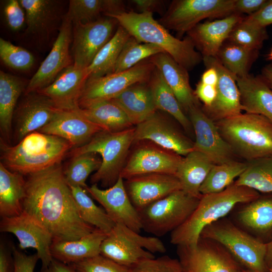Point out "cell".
<instances>
[{"instance_id": "23", "label": "cell", "mask_w": 272, "mask_h": 272, "mask_svg": "<svg viewBox=\"0 0 272 272\" xmlns=\"http://www.w3.org/2000/svg\"><path fill=\"white\" fill-rule=\"evenodd\" d=\"M102 131L100 126L88 119L79 109H59L51 121L38 130L66 140L73 149L85 145Z\"/></svg>"}, {"instance_id": "1", "label": "cell", "mask_w": 272, "mask_h": 272, "mask_svg": "<svg viewBox=\"0 0 272 272\" xmlns=\"http://www.w3.org/2000/svg\"><path fill=\"white\" fill-rule=\"evenodd\" d=\"M27 176L23 211L43 224L53 240H78L96 229L81 219L61 163Z\"/></svg>"}, {"instance_id": "30", "label": "cell", "mask_w": 272, "mask_h": 272, "mask_svg": "<svg viewBox=\"0 0 272 272\" xmlns=\"http://www.w3.org/2000/svg\"><path fill=\"white\" fill-rule=\"evenodd\" d=\"M112 99L123 110L132 125L137 126L157 110L148 82L135 84Z\"/></svg>"}, {"instance_id": "39", "label": "cell", "mask_w": 272, "mask_h": 272, "mask_svg": "<svg viewBox=\"0 0 272 272\" xmlns=\"http://www.w3.org/2000/svg\"><path fill=\"white\" fill-rule=\"evenodd\" d=\"M81 219L86 223L108 233L115 225L105 211L97 206L80 186H70Z\"/></svg>"}, {"instance_id": "25", "label": "cell", "mask_w": 272, "mask_h": 272, "mask_svg": "<svg viewBox=\"0 0 272 272\" xmlns=\"http://www.w3.org/2000/svg\"><path fill=\"white\" fill-rule=\"evenodd\" d=\"M244 17L234 13L221 19L200 23L187 32V36L202 57H215L233 28Z\"/></svg>"}, {"instance_id": "18", "label": "cell", "mask_w": 272, "mask_h": 272, "mask_svg": "<svg viewBox=\"0 0 272 272\" xmlns=\"http://www.w3.org/2000/svg\"><path fill=\"white\" fill-rule=\"evenodd\" d=\"M123 180L120 176L108 188L101 189L97 184H93L86 190L103 207L115 224H123L140 233L143 229L140 214L128 196Z\"/></svg>"}, {"instance_id": "13", "label": "cell", "mask_w": 272, "mask_h": 272, "mask_svg": "<svg viewBox=\"0 0 272 272\" xmlns=\"http://www.w3.org/2000/svg\"><path fill=\"white\" fill-rule=\"evenodd\" d=\"M0 231L13 234L19 241L20 249H35L41 261V268L47 267L52 261L50 248L53 242L52 235L33 216L23 211L18 216L2 218Z\"/></svg>"}, {"instance_id": "17", "label": "cell", "mask_w": 272, "mask_h": 272, "mask_svg": "<svg viewBox=\"0 0 272 272\" xmlns=\"http://www.w3.org/2000/svg\"><path fill=\"white\" fill-rule=\"evenodd\" d=\"M72 24L67 18H63L51 50L28 83L25 94L39 91L47 87L64 70L73 64L69 51Z\"/></svg>"}, {"instance_id": "56", "label": "cell", "mask_w": 272, "mask_h": 272, "mask_svg": "<svg viewBox=\"0 0 272 272\" xmlns=\"http://www.w3.org/2000/svg\"><path fill=\"white\" fill-rule=\"evenodd\" d=\"M38 272H77L73 267L55 259L46 268H41Z\"/></svg>"}, {"instance_id": "48", "label": "cell", "mask_w": 272, "mask_h": 272, "mask_svg": "<svg viewBox=\"0 0 272 272\" xmlns=\"http://www.w3.org/2000/svg\"><path fill=\"white\" fill-rule=\"evenodd\" d=\"M182 270L179 260L168 255L145 259L129 267V272H180Z\"/></svg>"}, {"instance_id": "55", "label": "cell", "mask_w": 272, "mask_h": 272, "mask_svg": "<svg viewBox=\"0 0 272 272\" xmlns=\"http://www.w3.org/2000/svg\"><path fill=\"white\" fill-rule=\"evenodd\" d=\"M13 258L2 243L0 246V272H13Z\"/></svg>"}, {"instance_id": "7", "label": "cell", "mask_w": 272, "mask_h": 272, "mask_svg": "<svg viewBox=\"0 0 272 272\" xmlns=\"http://www.w3.org/2000/svg\"><path fill=\"white\" fill-rule=\"evenodd\" d=\"M200 237L222 245L243 267L261 272L269 271L265 257L266 243L222 218L206 226Z\"/></svg>"}, {"instance_id": "47", "label": "cell", "mask_w": 272, "mask_h": 272, "mask_svg": "<svg viewBox=\"0 0 272 272\" xmlns=\"http://www.w3.org/2000/svg\"><path fill=\"white\" fill-rule=\"evenodd\" d=\"M70 265L77 272H129V267L101 254Z\"/></svg>"}, {"instance_id": "58", "label": "cell", "mask_w": 272, "mask_h": 272, "mask_svg": "<svg viewBox=\"0 0 272 272\" xmlns=\"http://www.w3.org/2000/svg\"><path fill=\"white\" fill-rule=\"evenodd\" d=\"M259 76L272 90V62L265 65L262 69Z\"/></svg>"}, {"instance_id": "16", "label": "cell", "mask_w": 272, "mask_h": 272, "mask_svg": "<svg viewBox=\"0 0 272 272\" xmlns=\"http://www.w3.org/2000/svg\"><path fill=\"white\" fill-rule=\"evenodd\" d=\"M183 157L158 145L142 144L135 148L120 173L123 179L147 174H176Z\"/></svg>"}, {"instance_id": "46", "label": "cell", "mask_w": 272, "mask_h": 272, "mask_svg": "<svg viewBox=\"0 0 272 272\" xmlns=\"http://www.w3.org/2000/svg\"><path fill=\"white\" fill-rule=\"evenodd\" d=\"M0 56L9 67L17 70H27L32 67L35 59L27 50L0 38Z\"/></svg>"}, {"instance_id": "40", "label": "cell", "mask_w": 272, "mask_h": 272, "mask_svg": "<svg viewBox=\"0 0 272 272\" xmlns=\"http://www.w3.org/2000/svg\"><path fill=\"white\" fill-rule=\"evenodd\" d=\"M247 162L236 160L221 164H214L202 184L199 191L202 195L223 191L234 182L246 170Z\"/></svg>"}, {"instance_id": "27", "label": "cell", "mask_w": 272, "mask_h": 272, "mask_svg": "<svg viewBox=\"0 0 272 272\" xmlns=\"http://www.w3.org/2000/svg\"><path fill=\"white\" fill-rule=\"evenodd\" d=\"M264 194L243 203L236 214L238 223L264 243L272 239V193Z\"/></svg>"}, {"instance_id": "31", "label": "cell", "mask_w": 272, "mask_h": 272, "mask_svg": "<svg viewBox=\"0 0 272 272\" xmlns=\"http://www.w3.org/2000/svg\"><path fill=\"white\" fill-rule=\"evenodd\" d=\"M79 111L104 131L115 132L132 127L127 115L113 100L89 102L79 106Z\"/></svg>"}, {"instance_id": "34", "label": "cell", "mask_w": 272, "mask_h": 272, "mask_svg": "<svg viewBox=\"0 0 272 272\" xmlns=\"http://www.w3.org/2000/svg\"><path fill=\"white\" fill-rule=\"evenodd\" d=\"M28 84L20 78L0 71V128L4 138L9 140L15 108Z\"/></svg>"}, {"instance_id": "6", "label": "cell", "mask_w": 272, "mask_h": 272, "mask_svg": "<svg viewBox=\"0 0 272 272\" xmlns=\"http://www.w3.org/2000/svg\"><path fill=\"white\" fill-rule=\"evenodd\" d=\"M135 127L115 132L102 131L85 145L73 149L71 156L95 153L101 158L100 168L91 177V182H100L104 187L114 185L126 163L129 149L133 144Z\"/></svg>"}, {"instance_id": "29", "label": "cell", "mask_w": 272, "mask_h": 272, "mask_svg": "<svg viewBox=\"0 0 272 272\" xmlns=\"http://www.w3.org/2000/svg\"><path fill=\"white\" fill-rule=\"evenodd\" d=\"M242 111L262 115L272 122V90L259 76L236 79Z\"/></svg>"}, {"instance_id": "38", "label": "cell", "mask_w": 272, "mask_h": 272, "mask_svg": "<svg viewBox=\"0 0 272 272\" xmlns=\"http://www.w3.org/2000/svg\"><path fill=\"white\" fill-rule=\"evenodd\" d=\"M258 54L259 50L250 49L226 40L215 57L236 79L249 74Z\"/></svg>"}, {"instance_id": "33", "label": "cell", "mask_w": 272, "mask_h": 272, "mask_svg": "<svg viewBox=\"0 0 272 272\" xmlns=\"http://www.w3.org/2000/svg\"><path fill=\"white\" fill-rule=\"evenodd\" d=\"M26 194V180L23 175L10 170L0 163V215L12 217L23 212V201Z\"/></svg>"}, {"instance_id": "44", "label": "cell", "mask_w": 272, "mask_h": 272, "mask_svg": "<svg viewBox=\"0 0 272 272\" xmlns=\"http://www.w3.org/2000/svg\"><path fill=\"white\" fill-rule=\"evenodd\" d=\"M162 52H165L160 48L153 44L140 42L131 36L122 48L113 73L129 69L140 62Z\"/></svg>"}, {"instance_id": "52", "label": "cell", "mask_w": 272, "mask_h": 272, "mask_svg": "<svg viewBox=\"0 0 272 272\" xmlns=\"http://www.w3.org/2000/svg\"><path fill=\"white\" fill-rule=\"evenodd\" d=\"M194 94L199 100L203 103L202 107L210 106L215 100L216 95V86L199 82L196 85Z\"/></svg>"}, {"instance_id": "20", "label": "cell", "mask_w": 272, "mask_h": 272, "mask_svg": "<svg viewBox=\"0 0 272 272\" xmlns=\"http://www.w3.org/2000/svg\"><path fill=\"white\" fill-rule=\"evenodd\" d=\"M207 66L214 67L218 75L217 95L212 104L201 108L205 114L216 122L242 113L240 96L235 77L215 57H203Z\"/></svg>"}, {"instance_id": "19", "label": "cell", "mask_w": 272, "mask_h": 272, "mask_svg": "<svg viewBox=\"0 0 272 272\" xmlns=\"http://www.w3.org/2000/svg\"><path fill=\"white\" fill-rule=\"evenodd\" d=\"M157 111L135 126L133 144L149 141L182 157L193 151L194 142Z\"/></svg>"}, {"instance_id": "12", "label": "cell", "mask_w": 272, "mask_h": 272, "mask_svg": "<svg viewBox=\"0 0 272 272\" xmlns=\"http://www.w3.org/2000/svg\"><path fill=\"white\" fill-rule=\"evenodd\" d=\"M155 67L148 58L121 72L88 78L82 92L79 106L91 102L114 99L135 84L148 82Z\"/></svg>"}, {"instance_id": "59", "label": "cell", "mask_w": 272, "mask_h": 272, "mask_svg": "<svg viewBox=\"0 0 272 272\" xmlns=\"http://www.w3.org/2000/svg\"><path fill=\"white\" fill-rule=\"evenodd\" d=\"M265 261L268 270L272 272V239L266 243Z\"/></svg>"}, {"instance_id": "43", "label": "cell", "mask_w": 272, "mask_h": 272, "mask_svg": "<svg viewBox=\"0 0 272 272\" xmlns=\"http://www.w3.org/2000/svg\"><path fill=\"white\" fill-rule=\"evenodd\" d=\"M97 153H85L72 156L63 169L65 180L70 186H80L85 190L88 187L86 181L90 174L100 167L102 160Z\"/></svg>"}, {"instance_id": "11", "label": "cell", "mask_w": 272, "mask_h": 272, "mask_svg": "<svg viewBox=\"0 0 272 272\" xmlns=\"http://www.w3.org/2000/svg\"><path fill=\"white\" fill-rule=\"evenodd\" d=\"M177 247L184 272H240L243 267L222 245L210 239L200 237L195 246Z\"/></svg>"}, {"instance_id": "21", "label": "cell", "mask_w": 272, "mask_h": 272, "mask_svg": "<svg viewBox=\"0 0 272 272\" xmlns=\"http://www.w3.org/2000/svg\"><path fill=\"white\" fill-rule=\"evenodd\" d=\"M128 196L139 212L150 204L182 189L175 175L152 173L140 175L124 181Z\"/></svg>"}, {"instance_id": "5", "label": "cell", "mask_w": 272, "mask_h": 272, "mask_svg": "<svg viewBox=\"0 0 272 272\" xmlns=\"http://www.w3.org/2000/svg\"><path fill=\"white\" fill-rule=\"evenodd\" d=\"M215 122L236 156L249 162L272 156V122L264 116L245 112Z\"/></svg>"}, {"instance_id": "42", "label": "cell", "mask_w": 272, "mask_h": 272, "mask_svg": "<svg viewBox=\"0 0 272 272\" xmlns=\"http://www.w3.org/2000/svg\"><path fill=\"white\" fill-rule=\"evenodd\" d=\"M25 11L27 31L39 33L46 30L56 15L55 2L50 0H20Z\"/></svg>"}, {"instance_id": "50", "label": "cell", "mask_w": 272, "mask_h": 272, "mask_svg": "<svg viewBox=\"0 0 272 272\" xmlns=\"http://www.w3.org/2000/svg\"><path fill=\"white\" fill-rule=\"evenodd\" d=\"M13 272H34L39 259L37 253L27 255L14 247L13 248Z\"/></svg>"}, {"instance_id": "57", "label": "cell", "mask_w": 272, "mask_h": 272, "mask_svg": "<svg viewBox=\"0 0 272 272\" xmlns=\"http://www.w3.org/2000/svg\"><path fill=\"white\" fill-rule=\"evenodd\" d=\"M218 75L216 70L212 66H207L201 77L200 82L208 85L217 86Z\"/></svg>"}, {"instance_id": "4", "label": "cell", "mask_w": 272, "mask_h": 272, "mask_svg": "<svg viewBox=\"0 0 272 272\" xmlns=\"http://www.w3.org/2000/svg\"><path fill=\"white\" fill-rule=\"evenodd\" d=\"M1 159L10 170L29 175L58 163L73 148L66 140L36 131L14 146L2 141Z\"/></svg>"}, {"instance_id": "3", "label": "cell", "mask_w": 272, "mask_h": 272, "mask_svg": "<svg viewBox=\"0 0 272 272\" xmlns=\"http://www.w3.org/2000/svg\"><path fill=\"white\" fill-rule=\"evenodd\" d=\"M106 16L115 19L119 25L140 42L160 48L188 71L203 60L202 55L196 50L188 36L183 39L173 36L154 19L152 13L130 11Z\"/></svg>"}, {"instance_id": "32", "label": "cell", "mask_w": 272, "mask_h": 272, "mask_svg": "<svg viewBox=\"0 0 272 272\" xmlns=\"http://www.w3.org/2000/svg\"><path fill=\"white\" fill-rule=\"evenodd\" d=\"M214 164L203 153L193 150L183 157L176 176L182 190L187 194L201 198L200 188Z\"/></svg>"}, {"instance_id": "37", "label": "cell", "mask_w": 272, "mask_h": 272, "mask_svg": "<svg viewBox=\"0 0 272 272\" xmlns=\"http://www.w3.org/2000/svg\"><path fill=\"white\" fill-rule=\"evenodd\" d=\"M130 35L119 25L111 39L87 67L89 78H97L113 73L117 60Z\"/></svg>"}, {"instance_id": "22", "label": "cell", "mask_w": 272, "mask_h": 272, "mask_svg": "<svg viewBox=\"0 0 272 272\" xmlns=\"http://www.w3.org/2000/svg\"><path fill=\"white\" fill-rule=\"evenodd\" d=\"M15 113V136L19 143L47 124L59 110L48 97L37 92L25 94Z\"/></svg>"}, {"instance_id": "45", "label": "cell", "mask_w": 272, "mask_h": 272, "mask_svg": "<svg viewBox=\"0 0 272 272\" xmlns=\"http://www.w3.org/2000/svg\"><path fill=\"white\" fill-rule=\"evenodd\" d=\"M268 38L266 28L255 25L244 18L235 26L227 40L250 49L259 50Z\"/></svg>"}, {"instance_id": "28", "label": "cell", "mask_w": 272, "mask_h": 272, "mask_svg": "<svg viewBox=\"0 0 272 272\" xmlns=\"http://www.w3.org/2000/svg\"><path fill=\"white\" fill-rule=\"evenodd\" d=\"M107 233L95 229L78 240H53L50 251L53 259L67 264L79 262L100 254L102 242Z\"/></svg>"}, {"instance_id": "61", "label": "cell", "mask_w": 272, "mask_h": 272, "mask_svg": "<svg viewBox=\"0 0 272 272\" xmlns=\"http://www.w3.org/2000/svg\"><path fill=\"white\" fill-rule=\"evenodd\" d=\"M267 59L269 60H272V48L270 50V52L267 55Z\"/></svg>"}, {"instance_id": "14", "label": "cell", "mask_w": 272, "mask_h": 272, "mask_svg": "<svg viewBox=\"0 0 272 272\" xmlns=\"http://www.w3.org/2000/svg\"><path fill=\"white\" fill-rule=\"evenodd\" d=\"M117 23L115 19L107 17L75 25L72 48L74 65L84 69L88 67L111 39Z\"/></svg>"}, {"instance_id": "49", "label": "cell", "mask_w": 272, "mask_h": 272, "mask_svg": "<svg viewBox=\"0 0 272 272\" xmlns=\"http://www.w3.org/2000/svg\"><path fill=\"white\" fill-rule=\"evenodd\" d=\"M4 14L7 23L12 30L18 31L23 26L25 14L19 1H8L4 8Z\"/></svg>"}, {"instance_id": "60", "label": "cell", "mask_w": 272, "mask_h": 272, "mask_svg": "<svg viewBox=\"0 0 272 272\" xmlns=\"http://www.w3.org/2000/svg\"><path fill=\"white\" fill-rule=\"evenodd\" d=\"M240 272H261V271H256V270L246 268L244 267H242L241 269L240 270ZM266 272H270V271H266Z\"/></svg>"}, {"instance_id": "53", "label": "cell", "mask_w": 272, "mask_h": 272, "mask_svg": "<svg viewBox=\"0 0 272 272\" xmlns=\"http://www.w3.org/2000/svg\"><path fill=\"white\" fill-rule=\"evenodd\" d=\"M268 0H235L234 13L252 15L259 11Z\"/></svg>"}, {"instance_id": "10", "label": "cell", "mask_w": 272, "mask_h": 272, "mask_svg": "<svg viewBox=\"0 0 272 272\" xmlns=\"http://www.w3.org/2000/svg\"><path fill=\"white\" fill-rule=\"evenodd\" d=\"M235 0H174L158 21L179 36L206 18H223L234 14Z\"/></svg>"}, {"instance_id": "9", "label": "cell", "mask_w": 272, "mask_h": 272, "mask_svg": "<svg viewBox=\"0 0 272 272\" xmlns=\"http://www.w3.org/2000/svg\"><path fill=\"white\" fill-rule=\"evenodd\" d=\"M200 199L181 189L150 204L139 212L143 229L157 237L172 232L190 217Z\"/></svg>"}, {"instance_id": "62", "label": "cell", "mask_w": 272, "mask_h": 272, "mask_svg": "<svg viewBox=\"0 0 272 272\" xmlns=\"http://www.w3.org/2000/svg\"><path fill=\"white\" fill-rule=\"evenodd\" d=\"M180 272H184V271H183V270H182V271H180Z\"/></svg>"}, {"instance_id": "24", "label": "cell", "mask_w": 272, "mask_h": 272, "mask_svg": "<svg viewBox=\"0 0 272 272\" xmlns=\"http://www.w3.org/2000/svg\"><path fill=\"white\" fill-rule=\"evenodd\" d=\"M88 78L87 68L76 67L73 64L51 84L37 92L49 98L59 109L76 110L79 109V100Z\"/></svg>"}, {"instance_id": "35", "label": "cell", "mask_w": 272, "mask_h": 272, "mask_svg": "<svg viewBox=\"0 0 272 272\" xmlns=\"http://www.w3.org/2000/svg\"><path fill=\"white\" fill-rule=\"evenodd\" d=\"M148 83L156 109L170 114L184 130L190 132L192 126L188 116L185 114L174 93L156 67Z\"/></svg>"}, {"instance_id": "8", "label": "cell", "mask_w": 272, "mask_h": 272, "mask_svg": "<svg viewBox=\"0 0 272 272\" xmlns=\"http://www.w3.org/2000/svg\"><path fill=\"white\" fill-rule=\"evenodd\" d=\"M166 251L158 237L144 236L123 224H116L102 242L100 254L130 267L144 260L155 258L154 253Z\"/></svg>"}, {"instance_id": "41", "label": "cell", "mask_w": 272, "mask_h": 272, "mask_svg": "<svg viewBox=\"0 0 272 272\" xmlns=\"http://www.w3.org/2000/svg\"><path fill=\"white\" fill-rule=\"evenodd\" d=\"M247 167L234 181L263 193H272V156L246 162Z\"/></svg>"}, {"instance_id": "15", "label": "cell", "mask_w": 272, "mask_h": 272, "mask_svg": "<svg viewBox=\"0 0 272 272\" xmlns=\"http://www.w3.org/2000/svg\"><path fill=\"white\" fill-rule=\"evenodd\" d=\"M187 113L195 133L193 150L205 154L214 164L235 160L232 149L221 136L215 121L203 112L200 103L191 107Z\"/></svg>"}, {"instance_id": "36", "label": "cell", "mask_w": 272, "mask_h": 272, "mask_svg": "<svg viewBox=\"0 0 272 272\" xmlns=\"http://www.w3.org/2000/svg\"><path fill=\"white\" fill-rule=\"evenodd\" d=\"M120 0H71L64 17L74 25L95 21L100 14H118L126 12Z\"/></svg>"}, {"instance_id": "51", "label": "cell", "mask_w": 272, "mask_h": 272, "mask_svg": "<svg viewBox=\"0 0 272 272\" xmlns=\"http://www.w3.org/2000/svg\"><path fill=\"white\" fill-rule=\"evenodd\" d=\"M244 19L260 27L266 28L272 24V0L267 2L256 13L245 16Z\"/></svg>"}, {"instance_id": "54", "label": "cell", "mask_w": 272, "mask_h": 272, "mask_svg": "<svg viewBox=\"0 0 272 272\" xmlns=\"http://www.w3.org/2000/svg\"><path fill=\"white\" fill-rule=\"evenodd\" d=\"M129 2L139 11L138 13H162L165 8L164 1L131 0Z\"/></svg>"}, {"instance_id": "2", "label": "cell", "mask_w": 272, "mask_h": 272, "mask_svg": "<svg viewBox=\"0 0 272 272\" xmlns=\"http://www.w3.org/2000/svg\"><path fill=\"white\" fill-rule=\"evenodd\" d=\"M260 195L256 190L232 183L222 191L202 195L190 217L171 232L170 242L177 246H195L201 231L222 219L237 205L250 202Z\"/></svg>"}, {"instance_id": "26", "label": "cell", "mask_w": 272, "mask_h": 272, "mask_svg": "<svg viewBox=\"0 0 272 272\" xmlns=\"http://www.w3.org/2000/svg\"><path fill=\"white\" fill-rule=\"evenodd\" d=\"M149 59L159 71L185 112L187 113L193 106L200 104L190 86L187 70L166 52L159 53Z\"/></svg>"}]
</instances>
